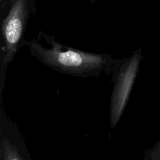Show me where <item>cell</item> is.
Masks as SVG:
<instances>
[{
  "label": "cell",
  "mask_w": 160,
  "mask_h": 160,
  "mask_svg": "<svg viewBox=\"0 0 160 160\" xmlns=\"http://www.w3.org/2000/svg\"><path fill=\"white\" fill-rule=\"evenodd\" d=\"M38 38L44 39L48 48L38 41H27L31 56L48 68L63 74L78 78L109 75L114 59L108 53H95L67 46L58 42L55 37L42 31Z\"/></svg>",
  "instance_id": "1"
},
{
  "label": "cell",
  "mask_w": 160,
  "mask_h": 160,
  "mask_svg": "<svg viewBox=\"0 0 160 160\" xmlns=\"http://www.w3.org/2000/svg\"><path fill=\"white\" fill-rule=\"evenodd\" d=\"M31 12V0H14L9 8L2 23L5 62H9L19 48L26 45L24 33Z\"/></svg>",
  "instance_id": "3"
},
{
  "label": "cell",
  "mask_w": 160,
  "mask_h": 160,
  "mask_svg": "<svg viewBox=\"0 0 160 160\" xmlns=\"http://www.w3.org/2000/svg\"><path fill=\"white\" fill-rule=\"evenodd\" d=\"M1 148L2 160H32L24 142L18 134L12 139L5 138Z\"/></svg>",
  "instance_id": "4"
},
{
  "label": "cell",
  "mask_w": 160,
  "mask_h": 160,
  "mask_svg": "<svg viewBox=\"0 0 160 160\" xmlns=\"http://www.w3.org/2000/svg\"><path fill=\"white\" fill-rule=\"evenodd\" d=\"M143 160H160V139L145 152Z\"/></svg>",
  "instance_id": "5"
},
{
  "label": "cell",
  "mask_w": 160,
  "mask_h": 160,
  "mask_svg": "<svg viewBox=\"0 0 160 160\" xmlns=\"http://www.w3.org/2000/svg\"><path fill=\"white\" fill-rule=\"evenodd\" d=\"M143 59L142 48H138L128 57L114 60L110 73L113 82L109 102L111 129L118 125L124 112Z\"/></svg>",
  "instance_id": "2"
}]
</instances>
